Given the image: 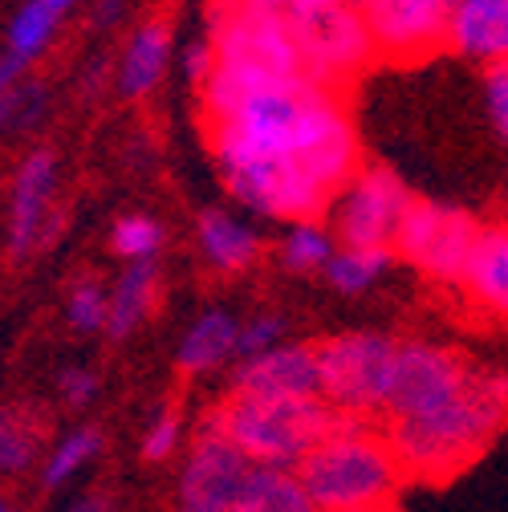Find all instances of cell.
<instances>
[{"mask_svg":"<svg viewBox=\"0 0 508 512\" xmlns=\"http://www.w3.org/2000/svg\"><path fill=\"white\" fill-rule=\"evenodd\" d=\"M200 90L216 167L240 208L289 224L317 220L362 171L358 135L330 86L216 61Z\"/></svg>","mask_w":508,"mask_h":512,"instance_id":"1","label":"cell"},{"mask_svg":"<svg viewBox=\"0 0 508 512\" xmlns=\"http://www.w3.org/2000/svg\"><path fill=\"white\" fill-rule=\"evenodd\" d=\"M508 423V370H472L468 387L419 419L391 423V447L407 476L448 480L468 468Z\"/></svg>","mask_w":508,"mask_h":512,"instance_id":"2","label":"cell"},{"mask_svg":"<svg viewBox=\"0 0 508 512\" xmlns=\"http://www.w3.org/2000/svg\"><path fill=\"white\" fill-rule=\"evenodd\" d=\"M297 472L317 512H383L407 476L391 439L366 431L358 415H350L317 452H309Z\"/></svg>","mask_w":508,"mask_h":512,"instance_id":"3","label":"cell"},{"mask_svg":"<svg viewBox=\"0 0 508 512\" xmlns=\"http://www.w3.org/2000/svg\"><path fill=\"white\" fill-rule=\"evenodd\" d=\"M224 431L257 468H301L350 415L317 399L236 395L220 407Z\"/></svg>","mask_w":508,"mask_h":512,"instance_id":"4","label":"cell"},{"mask_svg":"<svg viewBox=\"0 0 508 512\" xmlns=\"http://www.w3.org/2000/svg\"><path fill=\"white\" fill-rule=\"evenodd\" d=\"M395 358H399V342L378 330H346V334L317 342L322 399L346 415L387 411Z\"/></svg>","mask_w":508,"mask_h":512,"instance_id":"5","label":"cell"},{"mask_svg":"<svg viewBox=\"0 0 508 512\" xmlns=\"http://www.w3.org/2000/svg\"><path fill=\"white\" fill-rule=\"evenodd\" d=\"M252 468L257 464H252L232 443V435L224 431V411L212 407L196 423L183 468H179V488H175L179 512H232V508H240L248 480H252Z\"/></svg>","mask_w":508,"mask_h":512,"instance_id":"6","label":"cell"},{"mask_svg":"<svg viewBox=\"0 0 508 512\" xmlns=\"http://www.w3.org/2000/svg\"><path fill=\"white\" fill-rule=\"evenodd\" d=\"M208 41L216 45V61L224 66H244L273 78H309L293 17L261 13L244 0H224L212 17Z\"/></svg>","mask_w":508,"mask_h":512,"instance_id":"7","label":"cell"},{"mask_svg":"<svg viewBox=\"0 0 508 512\" xmlns=\"http://www.w3.org/2000/svg\"><path fill=\"white\" fill-rule=\"evenodd\" d=\"M415 191L391 167H362L334 200V236L346 248H395Z\"/></svg>","mask_w":508,"mask_h":512,"instance_id":"8","label":"cell"},{"mask_svg":"<svg viewBox=\"0 0 508 512\" xmlns=\"http://www.w3.org/2000/svg\"><path fill=\"white\" fill-rule=\"evenodd\" d=\"M480 232H484V224L456 204L415 200V208L395 240V252L435 281H464L468 261L480 244Z\"/></svg>","mask_w":508,"mask_h":512,"instance_id":"9","label":"cell"},{"mask_svg":"<svg viewBox=\"0 0 508 512\" xmlns=\"http://www.w3.org/2000/svg\"><path fill=\"white\" fill-rule=\"evenodd\" d=\"M472 378V366L439 342H399L395 358V382H391V399L387 415L391 419H419L439 411L443 403H452Z\"/></svg>","mask_w":508,"mask_h":512,"instance_id":"10","label":"cell"},{"mask_svg":"<svg viewBox=\"0 0 508 512\" xmlns=\"http://www.w3.org/2000/svg\"><path fill=\"white\" fill-rule=\"evenodd\" d=\"M301 57H305V74L322 86H334L350 74H358L366 61L378 53L366 13L358 5L342 9H322V13H301L293 17Z\"/></svg>","mask_w":508,"mask_h":512,"instance_id":"11","label":"cell"},{"mask_svg":"<svg viewBox=\"0 0 508 512\" xmlns=\"http://www.w3.org/2000/svg\"><path fill=\"white\" fill-rule=\"evenodd\" d=\"M57 183H61V167L49 147H37L17 163L13 191H9V256L13 261H25V256L49 248L53 236L61 232V212L53 208Z\"/></svg>","mask_w":508,"mask_h":512,"instance_id":"12","label":"cell"},{"mask_svg":"<svg viewBox=\"0 0 508 512\" xmlns=\"http://www.w3.org/2000/svg\"><path fill=\"white\" fill-rule=\"evenodd\" d=\"M456 0H378L362 9L374 49L391 61H415L448 45Z\"/></svg>","mask_w":508,"mask_h":512,"instance_id":"13","label":"cell"},{"mask_svg":"<svg viewBox=\"0 0 508 512\" xmlns=\"http://www.w3.org/2000/svg\"><path fill=\"white\" fill-rule=\"evenodd\" d=\"M232 391L236 395H269V399H317L322 395V362H317V346L285 342L269 354L236 362Z\"/></svg>","mask_w":508,"mask_h":512,"instance_id":"14","label":"cell"},{"mask_svg":"<svg viewBox=\"0 0 508 512\" xmlns=\"http://www.w3.org/2000/svg\"><path fill=\"white\" fill-rule=\"evenodd\" d=\"M448 45L492 70L508 61V0H456Z\"/></svg>","mask_w":508,"mask_h":512,"instance_id":"15","label":"cell"},{"mask_svg":"<svg viewBox=\"0 0 508 512\" xmlns=\"http://www.w3.org/2000/svg\"><path fill=\"white\" fill-rule=\"evenodd\" d=\"M236 346H240V322L228 309H204L192 326L179 334L175 346V366L183 374H212L224 362H236Z\"/></svg>","mask_w":508,"mask_h":512,"instance_id":"16","label":"cell"},{"mask_svg":"<svg viewBox=\"0 0 508 512\" xmlns=\"http://www.w3.org/2000/svg\"><path fill=\"white\" fill-rule=\"evenodd\" d=\"M171 57H175V49H171L167 25H159V21L139 25L131 33V41H126L118 66H114V90L122 98H147L163 82Z\"/></svg>","mask_w":508,"mask_h":512,"instance_id":"17","label":"cell"},{"mask_svg":"<svg viewBox=\"0 0 508 512\" xmlns=\"http://www.w3.org/2000/svg\"><path fill=\"white\" fill-rule=\"evenodd\" d=\"M196 244L216 273H244L261 261V232L224 208L200 212Z\"/></svg>","mask_w":508,"mask_h":512,"instance_id":"18","label":"cell"},{"mask_svg":"<svg viewBox=\"0 0 508 512\" xmlns=\"http://www.w3.org/2000/svg\"><path fill=\"white\" fill-rule=\"evenodd\" d=\"M159 301V261L147 265H122L118 281L110 285V322H106V338L122 342L131 338Z\"/></svg>","mask_w":508,"mask_h":512,"instance_id":"19","label":"cell"},{"mask_svg":"<svg viewBox=\"0 0 508 512\" xmlns=\"http://www.w3.org/2000/svg\"><path fill=\"white\" fill-rule=\"evenodd\" d=\"M460 285L472 293V301L508 317V224H492L480 232V244Z\"/></svg>","mask_w":508,"mask_h":512,"instance_id":"20","label":"cell"},{"mask_svg":"<svg viewBox=\"0 0 508 512\" xmlns=\"http://www.w3.org/2000/svg\"><path fill=\"white\" fill-rule=\"evenodd\" d=\"M102 431L94 427V423H86V427H74V431H66L61 435L49 452H45V460H41V488L45 492H57V488H66L70 480H78L98 456H102Z\"/></svg>","mask_w":508,"mask_h":512,"instance_id":"21","label":"cell"},{"mask_svg":"<svg viewBox=\"0 0 508 512\" xmlns=\"http://www.w3.org/2000/svg\"><path fill=\"white\" fill-rule=\"evenodd\" d=\"M395 248H338L334 261L326 265V285L342 297H358V293H370L378 281L387 277V269L395 265Z\"/></svg>","mask_w":508,"mask_h":512,"instance_id":"22","label":"cell"},{"mask_svg":"<svg viewBox=\"0 0 508 512\" xmlns=\"http://www.w3.org/2000/svg\"><path fill=\"white\" fill-rule=\"evenodd\" d=\"M244 508L248 512H317L297 468H252Z\"/></svg>","mask_w":508,"mask_h":512,"instance_id":"23","label":"cell"},{"mask_svg":"<svg viewBox=\"0 0 508 512\" xmlns=\"http://www.w3.org/2000/svg\"><path fill=\"white\" fill-rule=\"evenodd\" d=\"M338 236L334 228L326 224H317V220H297L285 228L277 252H281V265L289 273H326V265L334 261V252H338Z\"/></svg>","mask_w":508,"mask_h":512,"instance_id":"24","label":"cell"},{"mask_svg":"<svg viewBox=\"0 0 508 512\" xmlns=\"http://www.w3.org/2000/svg\"><path fill=\"white\" fill-rule=\"evenodd\" d=\"M167 244V232L155 216L147 212H131V216H118L110 228V252L118 256L122 265H147L159 261V252Z\"/></svg>","mask_w":508,"mask_h":512,"instance_id":"25","label":"cell"},{"mask_svg":"<svg viewBox=\"0 0 508 512\" xmlns=\"http://www.w3.org/2000/svg\"><path fill=\"white\" fill-rule=\"evenodd\" d=\"M57 25H61V17L45 5V0H25L9 21V53H17L21 61L33 66V61L53 45Z\"/></svg>","mask_w":508,"mask_h":512,"instance_id":"26","label":"cell"},{"mask_svg":"<svg viewBox=\"0 0 508 512\" xmlns=\"http://www.w3.org/2000/svg\"><path fill=\"white\" fill-rule=\"evenodd\" d=\"M110 322V289L98 285L94 277L74 281V289L66 293V326L74 334H106Z\"/></svg>","mask_w":508,"mask_h":512,"instance_id":"27","label":"cell"},{"mask_svg":"<svg viewBox=\"0 0 508 512\" xmlns=\"http://www.w3.org/2000/svg\"><path fill=\"white\" fill-rule=\"evenodd\" d=\"M37 460V431L25 423L21 411H5L0 423V468L9 476H21L25 468H33Z\"/></svg>","mask_w":508,"mask_h":512,"instance_id":"28","label":"cell"},{"mask_svg":"<svg viewBox=\"0 0 508 512\" xmlns=\"http://www.w3.org/2000/svg\"><path fill=\"white\" fill-rule=\"evenodd\" d=\"M285 342H289V317H281V313H257V317H248V322H240L236 362L269 354V350H277Z\"/></svg>","mask_w":508,"mask_h":512,"instance_id":"29","label":"cell"},{"mask_svg":"<svg viewBox=\"0 0 508 512\" xmlns=\"http://www.w3.org/2000/svg\"><path fill=\"white\" fill-rule=\"evenodd\" d=\"M179 447H183V419H179L171 407L155 411V415L147 419V427H143V439H139L143 460L163 464V460H171V456L179 452Z\"/></svg>","mask_w":508,"mask_h":512,"instance_id":"30","label":"cell"},{"mask_svg":"<svg viewBox=\"0 0 508 512\" xmlns=\"http://www.w3.org/2000/svg\"><path fill=\"white\" fill-rule=\"evenodd\" d=\"M0 114H5V131H29V126L41 122L45 114V90L37 82H21L13 90H5V102H0Z\"/></svg>","mask_w":508,"mask_h":512,"instance_id":"31","label":"cell"},{"mask_svg":"<svg viewBox=\"0 0 508 512\" xmlns=\"http://www.w3.org/2000/svg\"><path fill=\"white\" fill-rule=\"evenodd\" d=\"M102 391V382L90 366H61L57 370V395L70 411H86Z\"/></svg>","mask_w":508,"mask_h":512,"instance_id":"32","label":"cell"},{"mask_svg":"<svg viewBox=\"0 0 508 512\" xmlns=\"http://www.w3.org/2000/svg\"><path fill=\"white\" fill-rule=\"evenodd\" d=\"M484 106H488V118L496 126V135L508 147V61L488 70V78H484Z\"/></svg>","mask_w":508,"mask_h":512,"instance_id":"33","label":"cell"},{"mask_svg":"<svg viewBox=\"0 0 508 512\" xmlns=\"http://www.w3.org/2000/svg\"><path fill=\"white\" fill-rule=\"evenodd\" d=\"M179 66H183V74L192 78L196 86H204V82L212 78V70H216V45H212V41H192Z\"/></svg>","mask_w":508,"mask_h":512,"instance_id":"34","label":"cell"},{"mask_svg":"<svg viewBox=\"0 0 508 512\" xmlns=\"http://www.w3.org/2000/svg\"><path fill=\"white\" fill-rule=\"evenodd\" d=\"M122 13H126V0H94V25H98V29L118 25Z\"/></svg>","mask_w":508,"mask_h":512,"instance_id":"35","label":"cell"},{"mask_svg":"<svg viewBox=\"0 0 508 512\" xmlns=\"http://www.w3.org/2000/svg\"><path fill=\"white\" fill-rule=\"evenodd\" d=\"M342 5H354V0H289V13L301 17V13H322V9H342Z\"/></svg>","mask_w":508,"mask_h":512,"instance_id":"36","label":"cell"},{"mask_svg":"<svg viewBox=\"0 0 508 512\" xmlns=\"http://www.w3.org/2000/svg\"><path fill=\"white\" fill-rule=\"evenodd\" d=\"M61 512H114V508H110V500H106V496H82V500L66 504Z\"/></svg>","mask_w":508,"mask_h":512,"instance_id":"37","label":"cell"},{"mask_svg":"<svg viewBox=\"0 0 508 512\" xmlns=\"http://www.w3.org/2000/svg\"><path fill=\"white\" fill-rule=\"evenodd\" d=\"M45 5H49V9L57 13V17H66V13H70V9L78 5V0H45Z\"/></svg>","mask_w":508,"mask_h":512,"instance_id":"38","label":"cell"},{"mask_svg":"<svg viewBox=\"0 0 508 512\" xmlns=\"http://www.w3.org/2000/svg\"><path fill=\"white\" fill-rule=\"evenodd\" d=\"M354 5H358V9H370V5H378V0H354Z\"/></svg>","mask_w":508,"mask_h":512,"instance_id":"39","label":"cell"},{"mask_svg":"<svg viewBox=\"0 0 508 512\" xmlns=\"http://www.w3.org/2000/svg\"><path fill=\"white\" fill-rule=\"evenodd\" d=\"M0 512H13V504H5V508H0Z\"/></svg>","mask_w":508,"mask_h":512,"instance_id":"40","label":"cell"},{"mask_svg":"<svg viewBox=\"0 0 508 512\" xmlns=\"http://www.w3.org/2000/svg\"><path fill=\"white\" fill-rule=\"evenodd\" d=\"M232 512H248V508H244V504H240V508H232Z\"/></svg>","mask_w":508,"mask_h":512,"instance_id":"41","label":"cell"},{"mask_svg":"<svg viewBox=\"0 0 508 512\" xmlns=\"http://www.w3.org/2000/svg\"><path fill=\"white\" fill-rule=\"evenodd\" d=\"M383 512H391V508H383Z\"/></svg>","mask_w":508,"mask_h":512,"instance_id":"42","label":"cell"}]
</instances>
